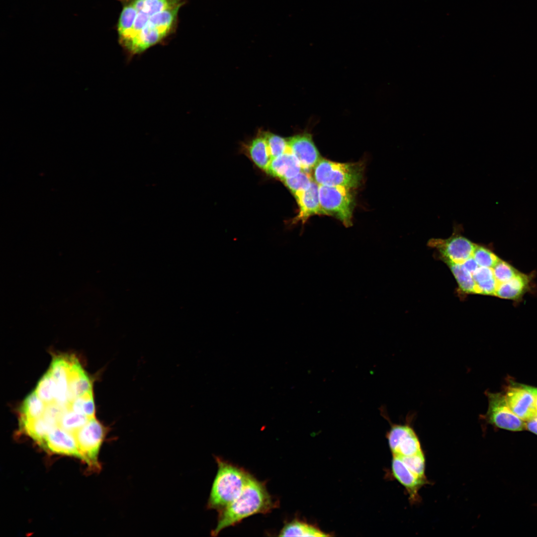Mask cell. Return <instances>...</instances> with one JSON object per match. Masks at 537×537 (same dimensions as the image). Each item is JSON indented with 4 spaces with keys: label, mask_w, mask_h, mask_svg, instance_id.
<instances>
[{
    "label": "cell",
    "mask_w": 537,
    "mask_h": 537,
    "mask_svg": "<svg viewBox=\"0 0 537 537\" xmlns=\"http://www.w3.org/2000/svg\"><path fill=\"white\" fill-rule=\"evenodd\" d=\"M122 9L116 25L119 44L130 55L162 42L177 28L186 0H118Z\"/></svg>",
    "instance_id": "1"
},
{
    "label": "cell",
    "mask_w": 537,
    "mask_h": 537,
    "mask_svg": "<svg viewBox=\"0 0 537 537\" xmlns=\"http://www.w3.org/2000/svg\"><path fill=\"white\" fill-rule=\"evenodd\" d=\"M278 504L271 497L265 484L251 475L241 494L219 512L216 527L212 536H217L224 529L234 526L243 519L257 514H267Z\"/></svg>",
    "instance_id": "2"
},
{
    "label": "cell",
    "mask_w": 537,
    "mask_h": 537,
    "mask_svg": "<svg viewBox=\"0 0 537 537\" xmlns=\"http://www.w3.org/2000/svg\"><path fill=\"white\" fill-rule=\"evenodd\" d=\"M218 470L208 500V509L220 511L242 493L251 474L244 469L215 457Z\"/></svg>",
    "instance_id": "3"
},
{
    "label": "cell",
    "mask_w": 537,
    "mask_h": 537,
    "mask_svg": "<svg viewBox=\"0 0 537 537\" xmlns=\"http://www.w3.org/2000/svg\"><path fill=\"white\" fill-rule=\"evenodd\" d=\"M313 170V179L318 185L352 189L359 186L362 178L363 167L359 163H341L321 158Z\"/></svg>",
    "instance_id": "4"
},
{
    "label": "cell",
    "mask_w": 537,
    "mask_h": 537,
    "mask_svg": "<svg viewBox=\"0 0 537 537\" xmlns=\"http://www.w3.org/2000/svg\"><path fill=\"white\" fill-rule=\"evenodd\" d=\"M350 188L319 185V198L322 215L336 217L346 226L352 224L355 197Z\"/></svg>",
    "instance_id": "5"
},
{
    "label": "cell",
    "mask_w": 537,
    "mask_h": 537,
    "mask_svg": "<svg viewBox=\"0 0 537 537\" xmlns=\"http://www.w3.org/2000/svg\"><path fill=\"white\" fill-rule=\"evenodd\" d=\"M107 430L94 417L74 433L82 459L98 469V456Z\"/></svg>",
    "instance_id": "6"
},
{
    "label": "cell",
    "mask_w": 537,
    "mask_h": 537,
    "mask_svg": "<svg viewBox=\"0 0 537 537\" xmlns=\"http://www.w3.org/2000/svg\"><path fill=\"white\" fill-rule=\"evenodd\" d=\"M488 407L481 418L498 428L512 431L526 429V423L516 416L509 407L505 395L501 393L486 392Z\"/></svg>",
    "instance_id": "7"
},
{
    "label": "cell",
    "mask_w": 537,
    "mask_h": 537,
    "mask_svg": "<svg viewBox=\"0 0 537 537\" xmlns=\"http://www.w3.org/2000/svg\"><path fill=\"white\" fill-rule=\"evenodd\" d=\"M414 414H410L403 424H391L387 434L393 455L408 456L423 452L418 435L411 425Z\"/></svg>",
    "instance_id": "8"
},
{
    "label": "cell",
    "mask_w": 537,
    "mask_h": 537,
    "mask_svg": "<svg viewBox=\"0 0 537 537\" xmlns=\"http://www.w3.org/2000/svg\"><path fill=\"white\" fill-rule=\"evenodd\" d=\"M456 228L449 238L431 239L428 245L439 251L446 263L461 264L472 256L476 244L462 235L458 227Z\"/></svg>",
    "instance_id": "9"
},
{
    "label": "cell",
    "mask_w": 537,
    "mask_h": 537,
    "mask_svg": "<svg viewBox=\"0 0 537 537\" xmlns=\"http://www.w3.org/2000/svg\"><path fill=\"white\" fill-rule=\"evenodd\" d=\"M504 395L510 409L524 421L537 415L534 396L523 384L511 382Z\"/></svg>",
    "instance_id": "10"
},
{
    "label": "cell",
    "mask_w": 537,
    "mask_h": 537,
    "mask_svg": "<svg viewBox=\"0 0 537 537\" xmlns=\"http://www.w3.org/2000/svg\"><path fill=\"white\" fill-rule=\"evenodd\" d=\"M291 152L296 157L303 170L309 172L321 159L311 134L305 133L287 140Z\"/></svg>",
    "instance_id": "11"
},
{
    "label": "cell",
    "mask_w": 537,
    "mask_h": 537,
    "mask_svg": "<svg viewBox=\"0 0 537 537\" xmlns=\"http://www.w3.org/2000/svg\"><path fill=\"white\" fill-rule=\"evenodd\" d=\"M42 447L54 453L82 459L74 434L58 426L50 432Z\"/></svg>",
    "instance_id": "12"
},
{
    "label": "cell",
    "mask_w": 537,
    "mask_h": 537,
    "mask_svg": "<svg viewBox=\"0 0 537 537\" xmlns=\"http://www.w3.org/2000/svg\"><path fill=\"white\" fill-rule=\"evenodd\" d=\"M391 467L394 476L406 489L410 502H418L420 499L419 491L428 482L427 478L416 474L396 455H393Z\"/></svg>",
    "instance_id": "13"
},
{
    "label": "cell",
    "mask_w": 537,
    "mask_h": 537,
    "mask_svg": "<svg viewBox=\"0 0 537 537\" xmlns=\"http://www.w3.org/2000/svg\"><path fill=\"white\" fill-rule=\"evenodd\" d=\"M73 356H59L54 358L51 363L49 371L54 378L56 385V402L68 405V398L69 374Z\"/></svg>",
    "instance_id": "14"
},
{
    "label": "cell",
    "mask_w": 537,
    "mask_h": 537,
    "mask_svg": "<svg viewBox=\"0 0 537 537\" xmlns=\"http://www.w3.org/2000/svg\"><path fill=\"white\" fill-rule=\"evenodd\" d=\"M318 190L319 185L313 180L307 189L294 195L299 206L294 222H304L312 215L322 214Z\"/></svg>",
    "instance_id": "15"
},
{
    "label": "cell",
    "mask_w": 537,
    "mask_h": 537,
    "mask_svg": "<svg viewBox=\"0 0 537 537\" xmlns=\"http://www.w3.org/2000/svg\"><path fill=\"white\" fill-rule=\"evenodd\" d=\"M302 170L299 161L289 148L286 152L271 159L266 172L283 180L294 177Z\"/></svg>",
    "instance_id": "16"
},
{
    "label": "cell",
    "mask_w": 537,
    "mask_h": 537,
    "mask_svg": "<svg viewBox=\"0 0 537 537\" xmlns=\"http://www.w3.org/2000/svg\"><path fill=\"white\" fill-rule=\"evenodd\" d=\"M92 390V383L76 358L73 357L69 374L68 398L73 399Z\"/></svg>",
    "instance_id": "17"
},
{
    "label": "cell",
    "mask_w": 537,
    "mask_h": 537,
    "mask_svg": "<svg viewBox=\"0 0 537 537\" xmlns=\"http://www.w3.org/2000/svg\"><path fill=\"white\" fill-rule=\"evenodd\" d=\"M529 283V276L519 272L509 281L499 283L494 295L504 299H517L527 290Z\"/></svg>",
    "instance_id": "18"
},
{
    "label": "cell",
    "mask_w": 537,
    "mask_h": 537,
    "mask_svg": "<svg viewBox=\"0 0 537 537\" xmlns=\"http://www.w3.org/2000/svg\"><path fill=\"white\" fill-rule=\"evenodd\" d=\"M21 429L31 438L42 446L50 432L54 426L42 416L36 419H27L19 417Z\"/></svg>",
    "instance_id": "19"
},
{
    "label": "cell",
    "mask_w": 537,
    "mask_h": 537,
    "mask_svg": "<svg viewBox=\"0 0 537 537\" xmlns=\"http://www.w3.org/2000/svg\"><path fill=\"white\" fill-rule=\"evenodd\" d=\"M251 159L261 169L266 171L271 160L264 132L253 139L248 146Z\"/></svg>",
    "instance_id": "20"
},
{
    "label": "cell",
    "mask_w": 537,
    "mask_h": 537,
    "mask_svg": "<svg viewBox=\"0 0 537 537\" xmlns=\"http://www.w3.org/2000/svg\"><path fill=\"white\" fill-rule=\"evenodd\" d=\"M280 537H326L324 534L314 527L305 523L294 520L286 523L279 532Z\"/></svg>",
    "instance_id": "21"
},
{
    "label": "cell",
    "mask_w": 537,
    "mask_h": 537,
    "mask_svg": "<svg viewBox=\"0 0 537 537\" xmlns=\"http://www.w3.org/2000/svg\"><path fill=\"white\" fill-rule=\"evenodd\" d=\"M46 404L34 391L24 399L20 408V417L27 419H36L41 417Z\"/></svg>",
    "instance_id": "22"
},
{
    "label": "cell",
    "mask_w": 537,
    "mask_h": 537,
    "mask_svg": "<svg viewBox=\"0 0 537 537\" xmlns=\"http://www.w3.org/2000/svg\"><path fill=\"white\" fill-rule=\"evenodd\" d=\"M447 264L461 290L468 293L479 294L477 286L473 278L472 274L466 270L462 264Z\"/></svg>",
    "instance_id": "23"
},
{
    "label": "cell",
    "mask_w": 537,
    "mask_h": 537,
    "mask_svg": "<svg viewBox=\"0 0 537 537\" xmlns=\"http://www.w3.org/2000/svg\"><path fill=\"white\" fill-rule=\"evenodd\" d=\"M35 392L46 404L55 402L56 385L49 371L41 377L37 385Z\"/></svg>",
    "instance_id": "24"
},
{
    "label": "cell",
    "mask_w": 537,
    "mask_h": 537,
    "mask_svg": "<svg viewBox=\"0 0 537 537\" xmlns=\"http://www.w3.org/2000/svg\"><path fill=\"white\" fill-rule=\"evenodd\" d=\"M90 418H91L77 413L68 408L61 416L58 426L74 434Z\"/></svg>",
    "instance_id": "25"
},
{
    "label": "cell",
    "mask_w": 537,
    "mask_h": 537,
    "mask_svg": "<svg viewBox=\"0 0 537 537\" xmlns=\"http://www.w3.org/2000/svg\"><path fill=\"white\" fill-rule=\"evenodd\" d=\"M72 411L90 418L95 417V406L92 390L78 396L68 404Z\"/></svg>",
    "instance_id": "26"
},
{
    "label": "cell",
    "mask_w": 537,
    "mask_h": 537,
    "mask_svg": "<svg viewBox=\"0 0 537 537\" xmlns=\"http://www.w3.org/2000/svg\"><path fill=\"white\" fill-rule=\"evenodd\" d=\"M309 172L302 170L297 175L283 180L294 195L307 189L313 180Z\"/></svg>",
    "instance_id": "27"
},
{
    "label": "cell",
    "mask_w": 537,
    "mask_h": 537,
    "mask_svg": "<svg viewBox=\"0 0 537 537\" xmlns=\"http://www.w3.org/2000/svg\"><path fill=\"white\" fill-rule=\"evenodd\" d=\"M271 159L276 158L289 149L287 140L269 132H264Z\"/></svg>",
    "instance_id": "28"
},
{
    "label": "cell",
    "mask_w": 537,
    "mask_h": 537,
    "mask_svg": "<svg viewBox=\"0 0 537 537\" xmlns=\"http://www.w3.org/2000/svg\"><path fill=\"white\" fill-rule=\"evenodd\" d=\"M472 257L479 267L492 268L500 259L486 248L476 244Z\"/></svg>",
    "instance_id": "29"
},
{
    "label": "cell",
    "mask_w": 537,
    "mask_h": 537,
    "mask_svg": "<svg viewBox=\"0 0 537 537\" xmlns=\"http://www.w3.org/2000/svg\"><path fill=\"white\" fill-rule=\"evenodd\" d=\"M397 456L416 474L422 478H427L425 475L426 460L423 452L411 456Z\"/></svg>",
    "instance_id": "30"
},
{
    "label": "cell",
    "mask_w": 537,
    "mask_h": 537,
    "mask_svg": "<svg viewBox=\"0 0 537 537\" xmlns=\"http://www.w3.org/2000/svg\"><path fill=\"white\" fill-rule=\"evenodd\" d=\"M492 269L494 277L498 283L509 281L520 272L509 264L501 259Z\"/></svg>",
    "instance_id": "31"
},
{
    "label": "cell",
    "mask_w": 537,
    "mask_h": 537,
    "mask_svg": "<svg viewBox=\"0 0 537 537\" xmlns=\"http://www.w3.org/2000/svg\"><path fill=\"white\" fill-rule=\"evenodd\" d=\"M472 275L476 284L494 277L492 268L488 267H479Z\"/></svg>",
    "instance_id": "32"
},
{
    "label": "cell",
    "mask_w": 537,
    "mask_h": 537,
    "mask_svg": "<svg viewBox=\"0 0 537 537\" xmlns=\"http://www.w3.org/2000/svg\"><path fill=\"white\" fill-rule=\"evenodd\" d=\"M498 282L495 277L491 279L476 284L479 291V294L494 295L498 286Z\"/></svg>",
    "instance_id": "33"
},
{
    "label": "cell",
    "mask_w": 537,
    "mask_h": 537,
    "mask_svg": "<svg viewBox=\"0 0 537 537\" xmlns=\"http://www.w3.org/2000/svg\"><path fill=\"white\" fill-rule=\"evenodd\" d=\"M461 264L464 268L472 274L479 267V266L472 256L466 260Z\"/></svg>",
    "instance_id": "34"
},
{
    "label": "cell",
    "mask_w": 537,
    "mask_h": 537,
    "mask_svg": "<svg viewBox=\"0 0 537 537\" xmlns=\"http://www.w3.org/2000/svg\"><path fill=\"white\" fill-rule=\"evenodd\" d=\"M526 429L537 435V415L525 422Z\"/></svg>",
    "instance_id": "35"
},
{
    "label": "cell",
    "mask_w": 537,
    "mask_h": 537,
    "mask_svg": "<svg viewBox=\"0 0 537 537\" xmlns=\"http://www.w3.org/2000/svg\"><path fill=\"white\" fill-rule=\"evenodd\" d=\"M524 386L530 391L534 396L535 399L536 407L537 413V387L524 384Z\"/></svg>",
    "instance_id": "36"
}]
</instances>
